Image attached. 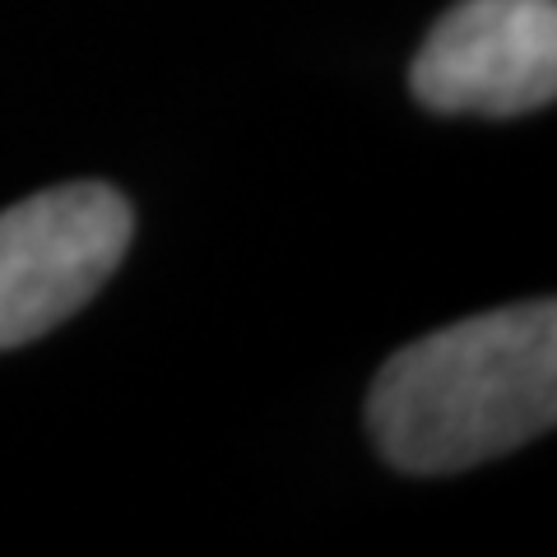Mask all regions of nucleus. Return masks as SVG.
I'll return each instance as SVG.
<instances>
[{
  "label": "nucleus",
  "mask_w": 557,
  "mask_h": 557,
  "mask_svg": "<svg viewBox=\"0 0 557 557\" xmlns=\"http://www.w3.org/2000/svg\"><path fill=\"white\" fill-rule=\"evenodd\" d=\"M135 209L116 186L70 182L0 214V348L42 339L102 293L131 251Z\"/></svg>",
  "instance_id": "nucleus-2"
},
{
  "label": "nucleus",
  "mask_w": 557,
  "mask_h": 557,
  "mask_svg": "<svg viewBox=\"0 0 557 557\" xmlns=\"http://www.w3.org/2000/svg\"><path fill=\"white\" fill-rule=\"evenodd\" d=\"M432 112L525 116L557 94V0H460L409 65Z\"/></svg>",
  "instance_id": "nucleus-3"
},
{
  "label": "nucleus",
  "mask_w": 557,
  "mask_h": 557,
  "mask_svg": "<svg viewBox=\"0 0 557 557\" xmlns=\"http://www.w3.org/2000/svg\"><path fill=\"white\" fill-rule=\"evenodd\" d=\"M557 418V307L483 311L391 354L368 395L376 450L405 474H460Z\"/></svg>",
  "instance_id": "nucleus-1"
}]
</instances>
